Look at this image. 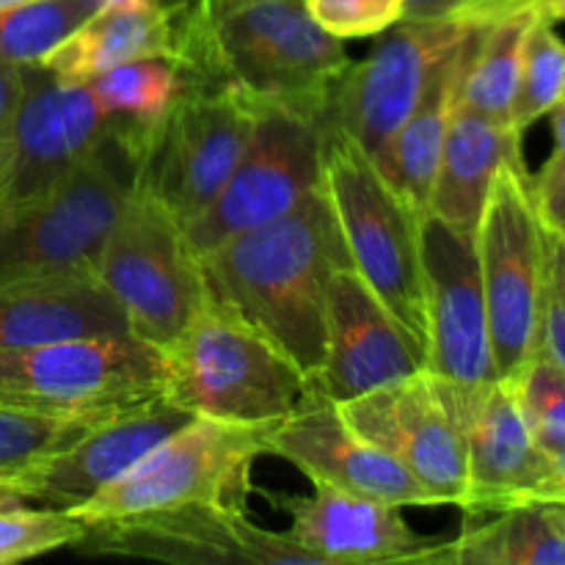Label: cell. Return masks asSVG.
Listing matches in <instances>:
<instances>
[{
	"instance_id": "7bdbcfd3",
	"label": "cell",
	"mask_w": 565,
	"mask_h": 565,
	"mask_svg": "<svg viewBox=\"0 0 565 565\" xmlns=\"http://www.w3.org/2000/svg\"><path fill=\"white\" fill-rule=\"evenodd\" d=\"M22 3H33V0H0V9H11V6H22Z\"/></svg>"
},
{
	"instance_id": "1f68e13d",
	"label": "cell",
	"mask_w": 565,
	"mask_h": 565,
	"mask_svg": "<svg viewBox=\"0 0 565 565\" xmlns=\"http://www.w3.org/2000/svg\"><path fill=\"white\" fill-rule=\"evenodd\" d=\"M86 524L61 508H28L25 502L0 505V565L31 561L47 552L75 546Z\"/></svg>"
},
{
	"instance_id": "ac0fdd59",
	"label": "cell",
	"mask_w": 565,
	"mask_h": 565,
	"mask_svg": "<svg viewBox=\"0 0 565 565\" xmlns=\"http://www.w3.org/2000/svg\"><path fill=\"white\" fill-rule=\"evenodd\" d=\"M268 452L290 461L312 483L397 508L436 505L434 497L390 452L359 436L342 417L340 406L312 384L292 412L268 430Z\"/></svg>"
},
{
	"instance_id": "7402d4cb",
	"label": "cell",
	"mask_w": 565,
	"mask_h": 565,
	"mask_svg": "<svg viewBox=\"0 0 565 565\" xmlns=\"http://www.w3.org/2000/svg\"><path fill=\"white\" fill-rule=\"evenodd\" d=\"M121 334H132L127 315L94 274L75 270L0 285V351Z\"/></svg>"
},
{
	"instance_id": "277c9868",
	"label": "cell",
	"mask_w": 565,
	"mask_h": 565,
	"mask_svg": "<svg viewBox=\"0 0 565 565\" xmlns=\"http://www.w3.org/2000/svg\"><path fill=\"white\" fill-rule=\"evenodd\" d=\"M163 359L166 401L221 423H276L309 386L279 348L213 301L163 348Z\"/></svg>"
},
{
	"instance_id": "60d3db41",
	"label": "cell",
	"mask_w": 565,
	"mask_h": 565,
	"mask_svg": "<svg viewBox=\"0 0 565 565\" xmlns=\"http://www.w3.org/2000/svg\"><path fill=\"white\" fill-rule=\"evenodd\" d=\"M524 6H527L533 14L552 20L555 25L557 22H565V0H524Z\"/></svg>"
},
{
	"instance_id": "4fadbf2b",
	"label": "cell",
	"mask_w": 565,
	"mask_h": 565,
	"mask_svg": "<svg viewBox=\"0 0 565 565\" xmlns=\"http://www.w3.org/2000/svg\"><path fill=\"white\" fill-rule=\"evenodd\" d=\"M257 110L259 105L235 92L193 86L154 132L138 169V188L185 226L235 171Z\"/></svg>"
},
{
	"instance_id": "52a82bcc",
	"label": "cell",
	"mask_w": 565,
	"mask_h": 565,
	"mask_svg": "<svg viewBox=\"0 0 565 565\" xmlns=\"http://www.w3.org/2000/svg\"><path fill=\"white\" fill-rule=\"evenodd\" d=\"M163 351L136 334L0 351V403L70 419H108L163 395Z\"/></svg>"
},
{
	"instance_id": "4316f807",
	"label": "cell",
	"mask_w": 565,
	"mask_h": 565,
	"mask_svg": "<svg viewBox=\"0 0 565 565\" xmlns=\"http://www.w3.org/2000/svg\"><path fill=\"white\" fill-rule=\"evenodd\" d=\"M86 83L105 114L125 125L141 127L152 138L171 108L196 86L174 55L127 61L88 77Z\"/></svg>"
},
{
	"instance_id": "8992f818",
	"label": "cell",
	"mask_w": 565,
	"mask_h": 565,
	"mask_svg": "<svg viewBox=\"0 0 565 565\" xmlns=\"http://www.w3.org/2000/svg\"><path fill=\"white\" fill-rule=\"evenodd\" d=\"M270 428L274 423L237 425L193 417L70 513L83 524H97L182 505H226L246 511L252 467L268 452Z\"/></svg>"
},
{
	"instance_id": "d6a6232c",
	"label": "cell",
	"mask_w": 565,
	"mask_h": 565,
	"mask_svg": "<svg viewBox=\"0 0 565 565\" xmlns=\"http://www.w3.org/2000/svg\"><path fill=\"white\" fill-rule=\"evenodd\" d=\"M535 445L546 456L565 452V373L544 353H535L511 381Z\"/></svg>"
},
{
	"instance_id": "5b68a950",
	"label": "cell",
	"mask_w": 565,
	"mask_h": 565,
	"mask_svg": "<svg viewBox=\"0 0 565 565\" xmlns=\"http://www.w3.org/2000/svg\"><path fill=\"white\" fill-rule=\"evenodd\" d=\"M348 257L390 312L425 345V281L419 218L375 160L340 130L323 138V180Z\"/></svg>"
},
{
	"instance_id": "ab89813d",
	"label": "cell",
	"mask_w": 565,
	"mask_h": 565,
	"mask_svg": "<svg viewBox=\"0 0 565 565\" xmlns=\"http://www.w3.org/2000/svg\"><path fill=\"white\" fill-rule=\"evenodd\" d=\"M552 119V136H555V147H552V154L546 158L544 166H557L565 160V103L557 105L550 114Z\"/></svg>"
},
{
	"instance_id": "2e32d148",
	"label": "cell",
	"mask_w": 565,
	"mask_h": 565,
	"mask_svg": "<svg viewBox=\"0 0 565 565\" xmlns=\"http://www.w3.org/2000/svg\"><path fill=\"white\" fill-rule=\"evenodd\" d=\"M425 281V370L441 384L475 390L497 381L489 312L475 237L439 215L419 218Z\"/></svg>"
},
{
	"instance_id": "836d02e7",
	"label": "cell",
	"mask_w": 565,
	"mask_h": 565,
	"mask_svg": "<svg viewBox=\"0 0 565 565\" xmlns=\"http://www.w3.org/2000/svg\"><path fill=\"white\" fill-rule=\"evenodd\" d=\"M309 17L340 42L379 36L403 20L406 0H301Z\"/></svg>"
},
{
	"instance_id": "9c48e42d",
	"label": "cell",
	"mask_w": 565,
	"mask_h": 565,
	"mask_svg": "<svg viewBox=\"0 0 565 565\" xmlns=\"http://www.w3.org/2000/svg\"><path fill=\"white\" fill-rule=\"evenodd\" d=\"M475 252L497 379L513 381L539 353L544 296V221L527 163H505L497 171L475 230Z\"/></svg>"
},
{
	"instance_id": "603a6c76",
	"label": "cell",
	"mask_w": 565,
	"mask_h": 565,
	"mask_svg": "<svg viewBox=\"0 0 565 565\" xmlns=\"http://www.w3.org/2000/svg\"><path fill=\"white\" fill-rule=\"evenodd\" d=\"M486 25L475 28L430 75L417 108L406 116L395 136L381 147L375 154V166L390 182L392 191L406 202L412 213L425 215L430 207V191H434L436 169H439L441 147H445L447 125H450L452 110L461 103L463 75L469 70L475 50Z\"/></svg>"
},
{
	"instance_id": "8fae6325",
	"label": "cell",
	"mask_w": 565,
	"mask_h": 565,
	"mask_svg": "<svg viewBox=\"0 0 565 565\" xmlns=\"http://www.w3.org/2000/svg\"><path fill=\"white\" fill-rule=\"evenodd\" d=\"M323 121L281 105H259L243 158L218 196L185 230L204 257L230 237L290 213L323 180Z\"/></svg>"
},
{
	"instance_id": "cb8c5ba5",
	"label": "cell",
	"mask_w": 565,
	"mask_h": 565,
	"mask_svg": "<svg viewBox=\"0 0 565 565\" xmlns=\"http://www.w3.org/2000/svg\"><path fill=\"white\" fill-rule=\"evenodd\" d=\"M505 163H524L522 132L458 103L447 125L428 210L475 237L491 182Z\"/></svg>"
},
{
	"instance_id": "ba28073f",
	"label": "cell",
	"mask_w": 565,
	"mask_h": 565,
	"mask_svg": "<svg viewBox=\"0 0 565 565\" xmlns=\"http://www.w3.org/2000/svg\"><path fill=\"white\" fill-rule=\"evenodd\" d=\"M92 274L127 315L132 334L160 351L210 303L202 259L185 230L141 188L99 248Z\"/></svg>"
},
{
	"instance_id": "4dcf8cb0",
	"label": "cell",
	"mask_w": 565,
	"mask_h": 565,
	"mask_svg": "<svg viewBox=\"0 0 565 565\" xmlns=\"http://www.w3.org/2000/svg\"><path fill=\"white\" fill-rule=\"evenodd\" d=\"M94 425V419L47 417L0 403V483L70 447Z\"/></svg>"
},
{
	"instance_id": "f546056e",
	"label": "cell",
	"mask_w": 565,
	"mask_h": 565,
	"mask_svg": "<svg viewBox=\"0 0 565 565\" xmlns=\"http://www.w3.org/2000/svg\"><path fill=\"white\" fill-rule=\"evenodd\" d=\"M561 103H565V39L557 33L555 22L535 14L524 39L513 127L524 136Z\"/></svg>"
},
{
	"instance_id": "ffe728a7",
	"label": "cell",
	"mask_w": 565,
	"mask_h": 565,
	"mask_svg": "<svg viewBox=\"0 0 565 565\" xmlns=\"http://www.w3.org/2000/svg\"><path fill=\"white\" fill-rule=\"evenodd\" d=\"M436 384L467 441L469 497L463 511L480 516L524 505L550 475L552 456L535 445L511 381L497 379L475 390H456L439 379Z\"/></svg>"
},
{
	"instance_id": "d6986e66",
	"label": "cell",
	"mask_w": 565,
	"mask_h": 565,
	"mask_svg": "<svg viewBox=\"0 0 565 565\" xmlns=\"http://www.w3.org/2000/svg\"><path fill=\"white\" fill-rule=\"evenodd\" d=\"M191 419L193 414L163 395L152 397L103 419L70 447L6 478L0 494L36 502L39 508L75 511Z\"/></svg>"
},
{
	"instance_id": "d590c367",
	"label": "cell",
	"mask_w": 565,
	"mask_h": 565,
	"mask_svg": "<svg viewBox=\"0 0 565 565\" xmlns=\"http://www.w3.org/2000/svg\"><path fill=\"white\" fill-rule=\"evenodd\" d=\"M524 9V0H406L403 20H428V17H461V20H497L508 11Z\"/></svg>"
},
{
	"instance_id": "e575fe53",
	"label": "cell",
	"mask_w": 565,
	"mask_h": 565,
	"mask_svg": "<svg viewBox=\"0 0 565 565\" xmlns=\"http://www.w3.org/2000/svg\"><path fill=\"white\" fill-rule=\"evenodd\" d=\"M539 351L565 373V235L544 224V296Z\"/></svg>"
},
{
	"instance_id": "3957f363",
	"label": "cell",
	"mask_w": 565,
	"mask_h": 565,
	"mask_svg": "<svg viewBox=\"0 0 565 565\" xmlns=\"http://www.w3.org/2000/svg\"><path fill=\"white\" fill-rule=\"evenodd\" d=\"M138 169L136 143L116 132L53 191L0 207V285L92 274L99 248L136 193Z\"/></svg>"
},
{
	"instance_id": "f1b7e54d",
	"label": "cell",
	"mask_w": 565,
	"mask_h": 565,
	"mask_svg": "<svg viewBox=\"0 0 565 565\" xmlns=\"http://www.w3.org/2000/svg\"><path fill=\"white\" fill-rule=\"evenodd\" d=\"M103 0H33L0 9V64H42Z\"/></svg>"
},
{
	"instance_id": "9a60e30c",
	"label": "cell",
	"mask_w": 565,
	"mask_h": 565,
	"mask_svg": "<svg viewBox=\"0 0 565 565\" xmlns=\"http://www.w3.org/2000/svg\"><path fill=\"white\" fill-rule=\"evenodd\" d=\"M359 436L390 452L436 505H467V441L428 370L337 403Z\"/></svg>"
},
{
	"instance_id": "b9f144b4",
	"label": "cell",
	"mask_w": 565,
	"mask_h": 565,
	"mask_svg": "<svg viewBox=\"0 0 565 565\" xmlns=\"http://www.w3.org/2000/svg\"><path fill=\"white\" fill-rule=\"evenodd\" d=\"M544 505V513L546 519H550L552 527L557 530V533L565 539V500L563 502H541Z\"/></svg>"
},
{
	"instance_id": "83f0119b",
	"label": "cell",
	"mask_w": 565,
	"mask_h": 565,
	"mask_svg": "<svg viewBox=\"0 0 565 565\" xmlns=\"http://www.w3.org/2000/svg\"><path fill=\"white\" fill-rule=\"evenodd\" d=\"M533 11H508L486 25L475 50L469 70L463 75L461 103L497 121L513 125V99L519 88L524 39H527Z\"/></svg>"
},
{
	"instance_id": "8d00e7d4",
	"label": "cell",
	"mask_w": 565,
	"mask_h": 565,
	"mask_svg": "<svg viewBox=\"0 0 565 565\" xmlns=\"http://www.w3.org/2000/svg\"><path fill=\"white\" fill-rule=\"evenodd\" d=\"M533 199L541 221L565 235V160L557 166H541L533 174Z\"/></svg>"
},
{
	"instance_id": "74e56055",
	"label": "cell",
	"mask_w": 565,
	"mask_h": 565,
	"mask_svg": "<svg viewBox=\"0 0 565 565\" xmlns=\"http://www.w3.org/2000/svg\"><path fill=\"white\" fill-rule=\"evenodd\" d=\"M22 94V66L0 64V138H3L9 116Z\"/></svg>"
},
{
	"instance_id": "7a4b0ae2",
	"label": "cell",
	"mask_w": 565,
	"mask_h": 565,
	"mask_svg": "<svg viewBox=\"0 0 565 565\" xmlns=\"http://www.w3.org/2000/svg\"><path fill=\"white\" fill-rule=\"evenodd\" d=\"M174 58L196 86L320 121L351 64L340 39L326 33L301 0H180Z\"/></svg>"
},
{
	"instance_id": "e0dca14e",
	"label": "cell",
	"mask_w": 565,
	"mask_h": 565,
	"mask_svg": "<svg viewBox=\"0 0 565 565\" xmlns=\"http://www.w3.org/2000/svg\"><path fill=\"white\" fill-rule=\"evenodd\" d=\"M425 367V345L390 312L353 265L334 270L326 296L323 364L309 384L329 401L392 384Z\"/></svg>"
},
{
	"instance_id": "30bf717a",
	"label": "cell",
	"mask_w": 565,
	"mask_h": 565,
	"mask_svg": "<svg viewBox=\"0 0 565 565\" xmlns=\"http://www.w3.org/2000/svg\"><path fill=\"white\" fill-rule=\"evenodd\" d=\"M116 132H125L141 152L152 141L141 127L105 114L86 81L25 64L22 94L0 138V207L53 191Z\"/></svg>"
},
{
	"instance_id": "44dd1931",
	"label": "cell",
	"mask_w": 565,
	"mask_h": 565,
	"mask_svg": "<svg viewBox=\"0 0 565 565\" xmlns=\"http://www.w3.org/2000/svg\"><path fill=\"white\" fill-rule=\"evenodd\" d=\"M312 486V497L270 491L268 497L290 516L287 533L292 541L318 557L320 565L428 563L436 541L414 533L401 508L334 486Z\"/></svg>"
},
{
	"instance_id": "d4e9b609",
	"label": "cell",
	"mask_w": 565,
	"mask_h": 565,
	"mask_svg": "<svg viewBox=\"0 0 565 565\" xmlns=\"http://www.w3.org/2000/svg\"><path fill=\"white\" fill-rule=\"evenodd\" d=\"M174 55V6H103L70 33L42 66L66 81H88L136 58Z\"/></svg>"
},
{
	"instance_id": "5bb4252c",
	"label": "cell",
	"mask_w": 565,
	"mask_h": 565,
	"mask_svg": "<svg viewBox=\"0 0 565 565\" xmlns=\"http://www.w3.org/2000/svg\"><path fill=\"white\" fill-rule=\"evenodd\" d=\"M72 550L180 565H320L290 533L263 530L241 508L182 505L86 524Z\"/></svg>"
},
{
	"instance_id": "f35d334b",
	"label": "cell",
	"mask_w": 565,
	"mask_h": 565,
	"mask_svg": "<svg viewBox=\"0 0 565 565\" xmlns=\"http://www.w3.org/2000/svg\"><path fill=\"white\" fill-rule=\"evenodd\" d=\"M565 500V452L552 458L550 475L541 480L539 489L527 497V502H563Z\"/></svg>"
},
{
	"instance_id": "6da1fadb",
	"label": "cell",
	"mask_w": 565,
	"mask_h": 565,
	"mask_svg": "<svg viewBox=\"0 0 565 565\" xmlns=\"http://www.w3.org/2000/svg\"><path fill=\"white\" fill-rule=\"evenodd\" d=\"M199 259L210 301L252 326L312 381L323 364L329 281L351 265L323 188Z\"/></svg>"
},
{
	"instance_id": "484cf974",
	"label": "cell",
	"mask_w": 565,
	"mask_h": 565,
	"mask_svg": "<svg viewBox=\"0 0 565 565\" xmlns=\"http://www.w3.org/2000/svg\"><path fill=\"white\" fill-rule=\"evenodd\" d=\"M428 565H565V539L541 502L497 511L494 522L467 527L450 544H436Z\"/></svg>"
},
{
	"instance_id": "7c38bea8",
	"label": "cell",
	"mask_w": 565,
	"mask_h": 565,
	"mask_svg": "<svg viewBox=\"0 0 565 565\" xmlns=\"http://www.w3.org/2000/svg\"><path fill=\"white\" fill-rule=\"evenodd\" d=\"M478 25L483 22L428 17L386 28L375 39V47L356 64L351 61L340 75L326 108L323 132H345L375 158L417 108L436 66Z\"/></svg>"
}]
</instances>
